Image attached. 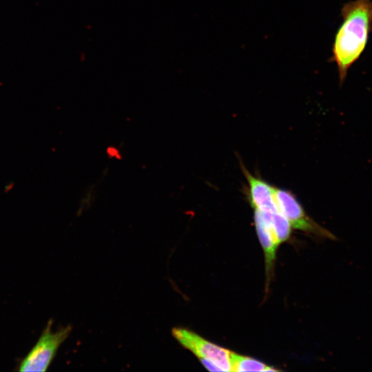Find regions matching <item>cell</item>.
<instances>
[{
	"mask_svg": "<svg viewBox=\"0 0 372 372\" xmlns=\"http://www.w3.org/2000/svg\"><path fill=\"white\" fill-rule=\"evenodd\" d=\"M52 324L50 320L37 342L21 361L19 371H45L48 369L59 347L72 331V327L67 326L53 331Z\"/></svg>",
	"mask_w": 372,
	"mask_h": 372,
	"instance_id": "7a4b0ae2",
	"label": "cell"
},
{
	"mask_svg": "<svg viewBox=\"0 0 372 372\" xmlns=\"http://www.w3.org/2000/svg\"><path fill=\"white\" fill-rule=\"evenodd\" d=\"M273 190L279 211L287 219L292 227L320 237L335 238L330 231L319 225L307 214L293 193L275 187Z\"/></svg>",
	"mask_w": 372,
	"mask_h": 372,
	"instance_id": "3957f363",
	"label": "cell"
},
{
	"mask_svg": "<svg viewBox=\"0 0 372 372\" xmlns=\"http://www.w3.org/2000/svg\"><path fill=\"white\" fill-rule=\"evenodd\" d=\"M199 361L207 370L210 371H223L220 367L209 360L200 359Z\"/></svg>",
	"mask_w": 372,
	"mask_h": 372,
	"instance_id": "9c48e42d",
	"label": "cell"
},
{
	"mask_svg": "<svg viewBox=\"0 0 372 372\" xmlns=\"http://www.w3.org/2000/svg\"><path fill=\"white\" fill-rule=\"evenodd\" d=\"M240 167L248 183V199L254 209L263 212L279 211L273 196V190L265 180L253 175L240 161Z\"/></svg>",
	"mask_w": 372,
	"mask_h": 372,
	"instance_id": "5b68a950",
	"label": "cell"
},
{
	"mask_svg": "<svg viewBox=\"0 0 372 372\" xmlns=\"http://www.w3.org/2000/svg\"><path fill=\"white\" fill-rule=\"evenodd\" d=\"M172 333L181 346L191 351L198 360H209L220 367L223 371H231L230 351L207 340L187 329L174 328Z\"/></svg>",
	"mask_w": 372,
	"mask_h": 372,
	"instance_id": "277c9868",
	"label": "cell"
},
{
	"mask_svg": "<svg viewBox=\"0 0 372 372\" xmlns=\"http://www.w3.org/2000/svg\"><path fill=\"white\" fill-rule=\"evenodd\" d=\"M231 371H277L254 358L229 351Z\"/></svg>",
	"mask_w": 372,
	"mask_h": 372,
	"instance_id": "ba28073f",
	"label": "cell"
},
{
	"mask_svg": "<svg viewBox=\"0 0 372 372\" xmlns=\"http://www.w3.org/2000/svg\"><path fill=\"white\" fill-rule=\"evenodd\" d=\"M254 209V224L256 230L264 251L267 276L270 275L276 259V249L278 246L269 222L262 212Z\"/></svg>",
	"mask_w": 372,
	"mask_h": 372,
	"instance_id": "8992f818",
	"label": "cell"
},
{
	"mask_svg": "<svg viewBox=\"0 0 372 372\" xmlns=\"http://www.w3.org/2000/svg\"><path fill=\"white\" fill-rule=\"evenodd\" d=\"M261 212L269 222L278 245L287 240L291 234V227L287 219L280 211Z\"/></svg>",
	"mask_w": 372,
	"mask_h": 372,
	"instance_id": "52a82bcc",
	"label": "cell"
},
{
	"mask_svg": "<svg viewBox=\"0 0 372 372\" xmlns=\"http://www.w3.org/2000/svg\"><path fill=\"white\" fill-rule=\"evenodd\" d=\"M342 22L332 48L331 61L338 67L340 84L345 81L351 66L360 58L372 30V1L355 0L341 10Z\"/></svg>",
	"mask_w": 372,
	"mask_h": 372,
	"instance_id": "6da1fadb",
	"label": "cell"
}]
</instances>
